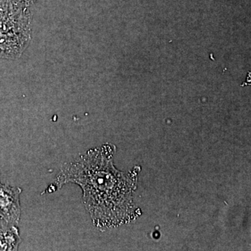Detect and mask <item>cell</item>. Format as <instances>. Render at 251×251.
<instances>
[{
  "label": "cell",
  "instance_id": "2",
  "mask_svg": "<svg viewBox=\"0 0 251 251\" xmlns=\"http://www.w3.org/2000/svg\"><path fill=\"white\" fill-rule=\"evenodd\" d=\"M29 5L20 0H0V33L31 34Z\"/></svg>",
  "mask_w": 251,
  "mask_h": 251
},
{
  "label": "cell",
  "instance_id": "7",
  "mask_svg": "<svg viewBox=\"0 0 251 251\" xmlns=\"http://www.w3.org/2000/svg\"><path fill=\"white\" fill-rule=\"evenodd\" d=\"M1 182H0V186H1Z\"/></svg>",
  "mask_w": 251,
  "mask_h": 251
},
{
  "label": "cell",
  "instance_id": "1",
  "mask_svg": "<svg viewBox=\"0 0 251 251\" xmlns=\"http://www.w3.org/2000/svg\"><path fill=\"white\" fill-rule=\"evenodd\" d=\"M115 147L105 144L92 149L65 163L47 190L75 184L82 190V201L97 228L105 229L128 224L134 218L132 173H122L114 166Z\"/></svg>",
  "mask_w": 251,
  "mask_h": 251
},
{
  "label": "cell",
  "instance_id": "4",
  "mask_svg": "<svg viewBox=\"0 0 251 251\" xmlns=\"http://www.w3.org/2000/svg\"><path fill=\"white\" fill-rule=\"evenodd\" d=\"M31 34H1L0 58L17 59L27 49Z\"/></svg>",
  "mask_w": 251,
  "mask_h": 251
},
{
  "label": "cell",
  "instance_id": "3",
  "mask_svg": "<svg viewBox=\"0 0 251 251\" xmlns=\"http://www.w3.org/2000/svg\"><path fill=\"white\" fill-rule=\"evenodd\" d=\"M22 190L18 187L0 186V226H18L21 216L20 196Z\"/></svg>",
  "mask_w": 251,
  "mask_h": 251
},
{
  "label": "cell",
  "instance_id": "5",
  "mask_svg": "<svg viewBox=\"0 0 251 251\" xmlns=\"http://www.w3.org/2000/svg\"><path fill=\"white\" fill-rule=\"evenodd\" d=\"M21 242L18 226H0V251H17Z\"/></svg>",
  "mask_w": 251,
  "mask_h": 251
},
{
  "label": "cell",
  "instance_id": "6",
  "mask_svg": "<svg viewBox=\"0 0 251 251\" xmlns=\"http://www.w3.org/2000/svg\"><path fill=\"white\" fill-rule=\"evenodd\" d=\"M20 1H23V2L25 3V4L29 6V5L34 3V1H36V0H20Z\"/></svg>",
  "mask_w": 251,
  "mask_h": 251
}]
</instances>
